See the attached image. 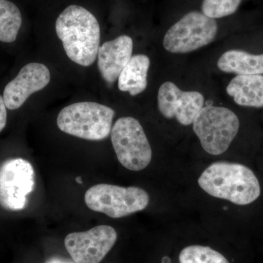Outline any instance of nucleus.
Wrapping results in <instances>:
<instances>
[{"label": "nucleus", "mask_w": 263, "mask_h": 263, "mask_svg": "<svg viewBox=\"0 0 263 263\" xmlns=\"http://www.w3.org/2000/svg\"><path fill=\"white\" fill-rule=\"evenodd\" d=\"M56 32L70 60L84 67L94 63L100 48V28L89 10L79 5L67 7L57 19Z\"/></svg>", "instance_id": "obj_1"}, {"label": "nucleus", "mask_w": 263, "mask_h": 263, "mask_svg": "<svg viewBox=\"0 0 263 263\" xmlns=\"http://www.w3.org/2000/svg\"><path fill=\"white\" fill-rule=\"evenodd\" d=\"M198 184L209 195L245 205L260 195V185L252 170L241 164L214 162L202 172Z\"/></svg>", "instance_id": "obj_2"}, {"label": "nucleus", "mask_w": 263, "mask_h": 263, "mask_svg": "<svg viewBox=\"0 0 263 263\" xmlns=\"http://www.w3.org/2000/svg\"><path fill=\"white\" fill-rule=\"evenodd\" d=\"M114 116L115 111L106 105L82 102L62 109L57 117V126L70 136L102 141L110 134Z\"/></svg>", "instance_id": "obj_3"}, {"label": "nucleus", "mask_w": 263, "mask_h": 263, "mask_svg": "<svg viewBox=\"0 0 263 263\" xmlns=\"http://www.w3.org/2000/svg\"><path fill=\"white\" fill-rule=\"evenodd\" d=\"M193 124L202 148L212 155L226 152L240 127L239 119L234 112L211 105L200 110Z\"/></svg>", "instance_id": "obj_4"}, {"label": "nucleus", "mask_w": 263, "mask_h": 263, "mask_svg": "<svg viewBox=\"0 0 263 263\" xmlns=\"http://www.w3.org/2000/svg\"><path fill=\"white\" fill-rule=\"evenodd\" d=\"M84 200L91 210L118 219L146 209L149 196L144 190L138 186L123 187L100 183L86 191Z\"/></svg>", "instance_id": "obj_5"}, {"label": "nucleus", "mask_w": 263, "mask_h": 263, "mask_svg": "<svg viewBox=\"0 0 263 263\" xmlns=\"http://www.w3.org/2000/svg\"><path fill=\"white\" fill-rule=\"evenodd\" d=\"M110 136L118 160L124 167L140 171L149 164L152 148L143 128L135 118L118 119L112 127Z\"/></svg>", "instance_id": "obj_6"}, {"label": "nucleus", "mask_w": 263, "mask_h": 263, "mask_svg": "<svg viewBox=\"0 0 263 263\" xmlns=\"http://www.w3.org/2000/svg\"><path fill=\"white\" fill-rule=\"evenodd\" d=\"M217 32L215 19L200 12H190L166 32L163 46L171 53H190L213 42Z\"/></svg>", "instance_id": "obj_7"}, {"label": "nucleus", "mask_w": 263, "mask_h": 263, "mask_svg": "<svg viewBox=\"0 0 263 263\" xmlns=\"http://www.w3.org/2000/svg\"><path fill=\"white\" fill-rule=\"evenodd\" d=\"M35 185L32 164L24 159H10L0 165V205L10 211L27 206V195Z\"/></svg>", "instance_id": "obj_8"}, {"label": "nucleus", "mask_w": 263, "mask_h": 263, "mask_svg": "<svg viewBox=\"0 0 263 263\" xmlns=\"http://www.w3.org/2000/svg\"><path fill=\"white\" fill-rule=\"evenodd\" d=\"M117 240L114 228L99 226L87 231L70 233L65 238V246L76 263H100Z\"/></svg>", "instance_id": "obj_9"}, {"label": "nucleus", "mask_w": 263, "mask_h": 263, "mask_svg": "<svg viewBox=\"0 0 263 263\" xmlns=\"http://www.w3.org/2000/svg\"><path fill=\"white\" fill-rule=\"evenodd\" d=\"M203 95L198 91H183L176 84L167 81L161 85L157 95L159 110L167 119H176L179 124H193L203 108Z\"/></svg>", "instance_id": "obj_10"}, {"label": "nucleus", "mask_w": 263, "mask_h": 263, "mask_svg": "<svg viewBox=\"0 0 263 263\" xmlns=\"http://www.w3.org/2000/svg\"><path fill=\"white\" fill-rule=\"evenodd\" d=\"M51 74L46 65L29 63L22 67L16 77L5 86L3 99L9 110L18 109L33 93L41 91L50 82Z\"/></svg>", "instance_id": "obj_11"}, {"label": "nucleus", "mask_w": 263, "mask_h": 263, "mask_svg": "<svg viewBox=\"0 0 263 263\" xmlns=\"http://www.w3.org/2000/svg\"><path fill=\"white\" fill-rule=\"evenodd\" d=\"M133 40L127 35L119 36L99 48V70L108 84H113L119 79L121 72L133 57Z\"/></svg>", "instance_id": "obj_12"}, {"label": "nucleus", "mask_w": 263, "mask_h": 263, "mask_svg": "<svg viewBox=\"0 0 263 263\" xmlns=\"http://www.w3.org/2000/svg\"><path fill=\"white\" fill-rule=\"evenodd\" d=\"M226 90L240 106L263 108V75L236 76Z\"/></svg>", "instance_id": "obj_13"}, {"label": "nucleus", "mask_w": 263, "mask_h": 263, "mask_svg": "<svg viewBox=\"0 0 263 263\" xmlns=\"http://www.w3.org/2000/svg\"><path fill=\"white\" fill-rule=\"evenodd\" d=\"M219 70L237 76L263 75V53L251 54L241 50L224 52L217 62Z\"/></svg>", "instance_id": "obj_14"}, {"label": "nucleus", "mask_w": 263, "mask_h": 263, "mask_svg": "<svg viewBox=\"0 0 263 263\" xmlns=\"http://www.w3.org/2000/svg\"><path fill=\"white\" fill-rule=\"evenodd\" d=\"M150 60L144 54H136L124 67L118 79V86L122 91L129 92L131 96L141 94L147 87V74Z\"/></svg>", "instance_id": "obj_15"}, {"label": "nucleus", "mask_w": 263, "mask_h": 263, "mask_svg": "<svg viewBox=\"0 0 263 263\" xmlns=\"http://www.w3.org/2000/svg\"><path fill=\"white\" fill-rule=\"evenodd\" d=\"M22 24V13L18 7L8 0H0V41L14 42Z\"/></svg>", "instance_id": "obj_16"}, {"label": "nucleus", "mask_w": 263, "mask_h": 263, "mask_svg": "<svg viewBox=\"0 0 263 263\" xmlns=\"http://www.w3.org/2000/svg\"><path fill=\"white\" fill-rule=\"evenodd\" d=\"M181 263H229L228 259L209 247L194 245L186 247L179 254Z\"/></svg>", "instance_id": "obj_17"}, {"label": "nucleus", "mask_w": 263, "mask_h": 263, "mask_svg": "<svg viewBox=\"0 0 263 263\" xmlns=\"http://www.w3.org/2000/svg\"><path fill=\"white\" fill-rule=\"evenodd\" d=\"M242 0H203L202 11L209 18H224L235 13Z\"/></svg>", "instance_id": "obj_18"}, {"label": "nucleus", "mask_w": 263, "mask_h": 263, "mask_svg": "<svg viewBox=\"0 0 263 263\" xmlns=\"http://www.w3.org/2000/svg\"><path fill=\"white\" fill-rule=\"evenodd\" d=\"M7 122V110L6 106L4 102L3 97L0 95V133L5 127Z\"/></svg>", "instance_id": "obj_19"}, {"label": "nucleus", "mask_w": 263, "mask_h": 263, "mask_svg": "<svg viewBox=\"0 0 263 263\" xmlns=\"http://www.w3.org/2000/svg\"><path fill=\"white\" fill-rule=\"evenodd\" d=\"M46 263H76L74 261L69 260L67 259L61 258V257H52L46 261Z\"/></svg>", "instance_id": "obj_20"}, {"label": "nucleus", "mask_w": 263, "mask_h": 263, "mask_svg": "<svg viewBox=\"0 0 263 263\" xmlns=\"http://www.w3.org/2000/svg\"><path fill=\"white\" fill-rule=\"evenodd\" d=\"M77 181H78V183H82V181H81L80 178H78Z\"/></svg>", "instance_id": "obj_21"}]
</instances>
